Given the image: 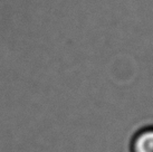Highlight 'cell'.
Wrapping results in <instances>:
<instances>
[{
  "instance_id": "obj_1",
  "label": "cell",
  "mask_w": 153,
  "mask_h": 152,
  "mask_svg": "<svg viewBox=\"0 0 153 152\" xmlns=\"http://www.w3.org/2000/svg\"><path fill=\"white\" fill-rule=\"evenodd\" d=\"M130 152H153V125L141 127L133 134Z\"/></svg>"
}]
</instances>
